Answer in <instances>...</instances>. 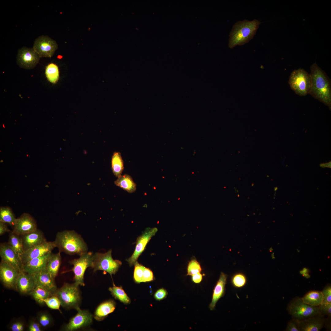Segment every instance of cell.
I'll use <instances>...</instances> for the list:
<instances>
[{
    "mask_svg": "<svg viewBox=\"0 0 331 331\" xmlns=\"http://www.w3.org/2000/svg\"><path fill=\"white\" fill-rule=\"evenodd\" d=\"M54 242L60 252L80 256L87 252V246L83 239L73 230L58 232Z\"/></svg>",
    "mask_w": 331,
    "mask_h": 331,
    "instance_id": "2",
    "label": "cell"
},
{
    "mask_svg": "<svg viewBox=\"0 0 331 331\" xmlns=\"http://www.w3.org/2000/svg\"><path fill=\"white\" fill-rule=\"evenodd\" d=\"M232 286L236 288H241L244 287L247 283L245 276L242 273H237L234 274L231 279Z\"/></svg>",
    "mask_w": 331,
    "mask_h": 331,
    "instance_id": "33",
    "label": "cell"
},
{
    "mask_svg": "<svg viewBox=\"0 0 331 331\" xmlns=\"http://www.w3.org/2000/svg\"><path fill=\"white\" fill-rule=\"evenodd\" d=\"M311 87L309 94L331 108V83L325 72L316 63L310 67Z\"/></svg>",
    "mask_w": 331,
    "mask_h": 331,
    "instance_id": "1",
    "label": "cell"
},
{
    "mask_svg": "<svg viewBox=\"0 0 331 331\" xmlns=\"http://www.w3.org/2000/svg\"><path fill=\"white\" fill-rule=\"evenodd\" d=\"M77 314L72 318L64 327L67 331L76 330L90 325L93 321V316L87 310L77 308Z\"/></svg>",
    "mask_w": 331,
    "mask_h": 331,
    "instance_id": "10",
    "label": "cell"
},
{
    "mask_svg": "<svg viewBox=\"0 0 331 331\" xmlns=\"http://www.w3.org/2000/svg\"><path fill=\"white\" fill-rule=\"evenodd\" d=\"M202 279V275L200 273H197L192 276V280L195 283H200Z\"/></svg>",
    "mask_w": 331,
    "mask_h": 331,
    "instance_id": "46",
    "label": "cell"
},
{
    "mask_svg": "<svg viewBox=\"0 0 331 331\" xmlns=\"http://www.w3.org/2000/svg\"><path fill=\"white\" fill-rule=\"evenodd\" d=\"M300 321L293 318L288 323L285 330L287 331H300Z\"/></svg>",
    "mask_w": 331,
    "mask_h": 331,
    "instance_id": "38",
    "label": "cell"
},
{
    "mask_svg": "<svg viewBox=\"0 0 331 331\" xmlns=\"http://www.w3.org/2000/svg\"><path fill=\"white\" fill-rule=\"evenodd\" d=\"M29 295L40 304L44 303V299L52 295L48 291L39 286H36Z\"/></svg>",
    "mask_w": 331,
    "mask_h": 331,
    "instance_id": "32",
    "label": "cell"
},
{
    "mask_svg": "<svg viewBox=\"0 0 331 331\" xmlns=\"http://www.w3.org/2000/svg\"><path fill=\"white\" fill-rule=\"evenodd\" d=\"M156 227L147 228L142 234L137 239L135 250L132 255L127 260L130 266L134 264L139 257L145 249L151 238L154 236L158 231Z\"/></svg>",
    "mask_w": 331,
    "mask_h": 331,
    "instance_id": "11",
    "label": "cell"
},
{
    "mask_svg": "<svg viewBox=\"0 0 331 331\" xmlns=\"http://www.w3.org/2000/svg\"><path fill=\"white\" fill-rule=\"evenodd\" d=\"M321 314L330 316L331 315V304H321L319 306Z\"/></svg>",
    "mask_w": 331,
    "mask_h": 331,
    "instance_id": "40",
    "label": "cell"
},
{
    "mask_svg": "<svg viewBox=\"0 0 331 331\" xmlns=\"http://www.w3.org/2000/svg\"><path fill=\"white\" fill-rule=\"evenodd\" d=\"M93 255L91 252H87L80 255L79 258L70 261V263L73 265L70 271L74 273V283L79 286L85 285L84 273L88 268L92 267Z\"/></svg>",
    "mask_w": 331,
    "mask_h": 331,
    "instance_id": "8",
    "label": "cell"
},
{
    "mask_svg": "<svg viewBox=\"0 0 331 331\" xmlns=\"http://www.w3.org/2000/svg\"><path fill=\"white\" fill-rule=\"evenodd\" d=\"M21 236L24 251L47 241L43 232L38 229Z\"/></svg>",
    "mask_w": 331,
    "mask_h": 331,
    "instance_id": "20",
    "label": "cell"
},
{
    "mask_svg": "<svg viewBox=\"0 0 331 331\" xmlns=\"http://www.w3.org/2000/svg\"><path fill=\"white\" fill-rule=\"evenodd\" d=\"M260 22L254 19L237 22L230 33L228 46L232 48L237 45H242L252 39L256 34Z\"/></svg>",
    "mask_w": 331,
    "mask_h": 331,
    "instance_id": "3",
    "label": "cell"
},
{
    "mask_svg": "<svg viewBox=\"0 0 331 331\" xmlns=\"http://www.w3.org/2000/svg\"><path fill=\"white\" fill-rule=\"evenodd\" d=\"M39 321L40 324L43 327H46L50 323L51 319L49 316L46 314H43L40 317Z\"/></svg>",
    "mask_w": 331,
    "mask_h": 331,
    "instance_id": "42",
    "label": "cell"
},
{
    "mask_svg": "<svg viewBox=\"0 0 331 331\" xmlns=\"http://www.w3.org/2000/svg\"><path fill=\"white\" fill-rule=\"evenodd\" d=\"M0 256L1 260L12 266L19 271H23L24 264L21 257L7 243L0 244Z\"/></svg>",
    "mask_w": 331,
    "mask_h": 331,
    "instance_id": "16",
    "label": "cell"
},
{
    "mask_svg": "<svg viewBox=\"0 0 331 331\" xmlns=\"http://www.w3.org/2000/svg\"><path fill=\"white\" fill-rule=\"evenodd\" d=\"M311 83L310 74L300 68L291 72L288 81L291 88L300 96H305L309 94Z\"/></svg>",
    "mask_w": 331,
    "mask_h": 331,
    "instance_id": "5",
    "label": "cell"
},
{
    "mask_svg": "<svg viewBox=\"0 0 331 331\" xmlns=\"http://www.w3.org/2000/svg\"><path fill=\"white\" fill-rule=\"evenodd\" d=\"M325 323V319L322 315L310 317L300 321V331H319Z\"/></svg>",
    "mask_w": 331,
    "mask_h": 331,
    "instance_id": "21",
    "label": "cell"
},
{
    "mask_svg": "<svg viewBox=\"0 0 331 331\" xmlns=\"http://www.w3.org/2000/svg\"><path fill=\"white\" fill-rule=\"evenodd\" d=\"M12 331H22L24 330L23 324L20 322H17L13 323L10 327Z\"/></svg>",
    "mask_w": 331,
    "mask_h": 331,
    "instance_id": "43",
    "label": "cell"
},
{
    "mask_svg": "<svg viewBox=\"0 0 331 331\" xmlns=\"http://www.w3.org/2000/svg\"><path fill=\"white\" fill-rule=\"evenodd\" d=\"M154 280V276L152 272L149 268L145 267L142 282H150Z\"/></svg>",
    "mask_w": 331,
    "mask_h": 331,
    "instance_id": "39",
    "label": "cell"
},
{
    "mask_svg": "<svg viewBox=\"0 0 331 331\" xmlns=\"http://www.w3.org/2000/svg\"><path fill=\"white\" fill-rule=\"evenodd\" d=\"M20 271L1 260L0 263V279L3 285L9 288L15 289Z\"/></svg>",
    "mask_w": 331,
    "mask_h": 331,
    "instance_id": "14",
    "label": "cell"
},
{
    "mask_svg": "<svg viewBox=\"0 0 331 331\" xmlns=\"http://www.w3.org/2000/svg\"><path fill=\"white\" fill-rule=\"evenodd\" d=\"M116 307L115 301L112 299L106 301L101 303L96 308L93 316L98 321L104 319L110 314L114 311Z\"/></svg>",
    "mask_w": 331,
    "mask_h": 331,
    "instance_id": "23",
    "label": "cell"
},
{
    "mask_svg": "<svg viewBox=\"0 0 331 331\" xmlns=\"http://www.w3.org/2000/svg\"><path fill=\"white\" fill-rule=\"evenodd\" d=\"M133 278L135 282L137 283L142 282L143 270L145 267L139 263L137 261L134 264Z\"/></svg>",
    "mask_w": 331,
    "mask_h": 331,
    "instance_id": "35",
    "label": "cell"
},
{
    "mask_svg": "<svg viewBox=\"0 0 331 331\" xmlns=\"http://www.w3.org/2000/svg\"><path fill=\"white\" fill-rule=\"evenodd\" d=\"M7 243L11 248L21 257L24 251L21 236L13 231L10 232Z\"/></svg>",
    "mask_w": 331,
    "mask_h": 331,
    "instance_id": "27",
    "label": "cell"
},
{
    "mask_svg": "<svg viewBox=\"0 0 331 331\" xmlns=\"http://www.w3.org/2000/svg\"><path fill=\"white\" fill-rule=\"evenodd\" d=\"M111 165L114 175L117 177L120 176L124 169V165L120 152H115L113 153L112 158Z\"/></svg>",
    "mask_w": 331,
    "mask_h": 331,
    "instance_id": "28",
    "label": "cell"
},
{
    "mask_svg": "<svg viewBox=\"0 0 331 331\" xmlns=\"http://www.w3.org/2000/svg\"><path fill=\"white\" fill-rule=\"evenodd\" d=\"M32 275L36 287H41L50 291L52 295L55 294L57 289L55 279L51 277L46 269Z\"/></svg>",
    "mask_w": 331,
    "mask_h": 331,
    "instance_id": "18",
    "label": "cell"
},
{
    "mask_svg": "<svg viewBox=\"0 0 331 331\" xmlns=\"http://www.w3.org/2000/svg\"><path fill=\"white\" fill-rule=\"evenodd\" d=\"M58 47L55 41L47 36L42 35L35 40L32 48L40 58H51Z\"/></svg>",
    "mask_w": 331,
    "mask_h": 331,
    "instance_id": "9",
    "label": "cell"
},
{
    "mask_svg": "<svg viewBox=\"0 0 331 331\" xmlns=\"http://www.w3.org/2000/svg\"><path fill=\"white\" fill-rule=\"evenodd\" d=\"M305 303L313 306H318L322 304L323 296L321 291H310L301 298Z\"/></svg>",
    "mask_w": 331,
    "mask_h": 331,
    "instance_id": "26",
    "label": "cell"
},
{
    "mask_svg": "<svg viewBox=\"0 0 331 331\" xmlns=\"http://www.w3.org/2000/svg\"><path fill=\"white\" fill-rule=\"evenodd\" d=\"M16 219L14 213L10 208L8 207H0V222L13 226Z\"/></svg>",
    "mask_w": 331,
    "mask_h": 331,
    "instance_id": "31",
    "label": "cell"
},
{
    "mask_svg": "<svg viewBox=\"0 0 331 331\" xmlns=\"http://www.w3.org/2000/svg\"><path fill=\"white\" fill-rule=\"evenodd\" d=\"M13 231L21 236L37 229L36 222L29 214L24 213L16 218Z\"/></svg>",
    "mask_w": 331,
    "mask_h": 331,
    "instance_id": "15",
    "label": "cell"
},
{
    "mask_svg": "<svg viewBox=\"0 0 331 331\" xmlns=\"http://www.w3.org/2000/svg\"><path fill=\"white\" fill-rule=\"evenodd\" d=\"M60 252L52 253L48 262L46 269L51 277L55 279L58 275L61 263Z\"/></svg>",
    "mask_w": 331,
    "mask_h": 331,
    "instance_id": "24",
    "label": "cell"
},
{
    "mask_svg": "<svg viewBox=\"0 0 331 331\" xmlns=\"http://www.w3.org/2000/svg\"><path fill=\"white\" fill-rule=\"evenodd\" d=\"M52 252L31 259L24 264L23 271L31 275H33L46 269L48 261Z\"/></svg>",
    "mask_w": 331,
    "mask_h": 331,
    "instance_id": "19",
    "label": "cell"
},
{
    "mask_svg": "<svg viewBox=\"0 0 331 331\" xmlns=\"http://www.w3.org/2000/svg\"><path fill=\"white\" fill-rule=\"evenodd\" d=\"M111 249L105 253H96L93 255L92 268L95 272L101 270L108 273L111 276L115 274L122 264L118 260H114L112 257Z\"/></svg>",
    "mask_w": 331,
    "mask_h": 331,
    "instance_id": "7",
    "label": "cell"
},
{
    "mask_svg": "<svg viewBox=\"0 0 331 331\" xmlns=\"http://www.w3.org/2000/svg\"><path fill=\"white\" fill-rule=\"evenodd\" d=\"M115 184L129 193L135 192L136 189V185L131 177L127 174H125L118 177L114 182Z\"/></svg>",
    "mask_w": 331,
    "mask_h": 331,
    "instance_id": "25",
    "label": "cell"
},
{
    "mask_svg": "<svg viewBox=\"0 0 331 331\" xmlns=\"http://www.w3.org/2000/svg\"><path fill=\"white\" fill-rule=\"evenodd\" d=\"M320 166L322 168L327 167L331 168V162H328L326 163H323L321 164L320 165Z\"/></svg>",
    "mask_w": 331,
    "mask_h": 331,
    "instance_id": "47",
    "label": "cell"
},
{
    "mask_svg": "<svg viewBox=\"0 0 331 331\" xmlns=\"http://www.w3.org/2000/svg\"><path fill=\"white\" fill-rule=\"evenodd\" d=\"M45 74L48 80L51 83L56 84L59 78V71L58 66L51 63L46 67Z\"/></svg>",
    "mask_w": 331,
    "mask_h": 331,
    "instance_id": "30",
    "label": "cell"
},
{
    "mask_svg": "<svg viewBox=\"0 0 331 331\" xmlns=\"http://www.w3.org/2000/svg\"><path fill=\"white\" fill-rule=\"evenodd\" d=\"M40 58L33 48L23 47L18 50L17 62L21 67L31 69L38 63Z\"/></svg>",
    "mask_w": 331,
    "mask_h": 331,
    "instance_id": "12",
    "label": "cell"
},
{
    "mask_svg": "<svg viewBox=\"0 0 331 331\" xmlns=\"http://www.w3.org/2000/svg\"><path fill=\"white\" fill-rule=\"evenodd\" d=\"M44 303L49 308L60 311L61 305L60 301L59 298L55 295H53L43 300Z\"/></svg>",
    "mask_w": 331,
    "mask_h": 331,
    "instance_id": "34",
    "label": "cell"
},
{
    "mask_svg": "<svg viewBox=\"0 0 331 331\" xmlns=\"http://www.w3.org/2000/svg\"><path fill=\"white\" fill-rule=\"evenodd\" d=\"M227 279V275L223 272H221L213 290L211 301L209 306L211 310H213L215 309L218 301L224 296Z\"/></svg>",
    "mask_w": 331,
    "mask_h": 331,
    "instance_id": "22",
    "label": "cell"
},
{
    "mask_svg": "<svg viewBox=\"0 0 331 331\" xmlns=\"http://www.w3.org/2000/svg\"><path fill=\"white\" fill-rule=\"evenodd\" d=\"M55 247H56V246L54 241H46L43 243L24 251L21 256L23 264L32 259L51 252Z\"/></svg>",
    "mask_w": 331,
    "mask_h": 331,
    "instance_id": "13",
    "label": "cell"
},
{
    "mask_svg": "<svg viewBox=\"0 0 331 331\" xmlns=\"http://www.w3.org/2000/svg\"><path fill=\"white\" fill-rule=\"evenodd\" d=\"M287 309L293 318L300 321L321 314L319 306H313L306 304L299 297L291 300L288 304Z\"/></svg>",
    "mask_w": 331,
    "mask_h": 331,
    "instance_id": "6",
    "label": "cell"
},
{
    "mask_svg": "<svg viewBox=\"0 0 331 331\" xmlns=\"http://www.w3.org/2000/svg\"><path fill=\"white\" fill-rule=\"evenodd\" d=\"M168 294L167 291L163 288H161L158 290L155 293L154 297L156 300L158 301L161 300L165 298Z\"/></svg>",
    "mask_w": 331,
    "mask_h": 331,
    "instance_id": "41",
    "label": "cell"
},
{
    "mask_svg": "<svg viewBox=\"0 0 331 331\" xmlns=\"http://www.w3.org/2000/svg\"><path fill=\"white\" fill-rule=\"evenodd\" d=\"M321 292L323 296L322 304H331V286L330 285L326 286Z\"/></svg>",
    "mask_w": 331,
    "mask_h": 331,
    "instance_id": "37",
    "label": "cell"
},
{
    "mask_svg": "<svg viewBox=\"0 0 331 331\" xmlns=\"http://www.w3.org/2000/svg\"><path fill=\"white\" fill-rule=\"evenodd\" d=\"M29 331H41L40 325L35 322H32L30 323L29 327Z\"/></svg>",
    "mask_w": 331,
    "mask_h": 331,
    "instance_id": "44",
    "label": "cell"
},
{
    "mask_svg": "<svg viewBox=\"0 0 331 331\" xmlns=\"http://www.w3.org/2000/svg\"><path fill=\"white\" fill-rule=\"evenodd\" d=\"M54 295L59 299L62 306L67 309H76L79 307L81 297L79 286L75 283H64L57 289Z\"/></svg>",
    "mask_w": 331,
    "mask_h": 331,
    "instance_id": "4",
    "label": "cell"
},
{
    "mask_svg": "<svg viewBox=\"0 0 331 331\" xmlns=\"http://www.w3.org/2000/svg\"><path fill=\"white\" fill-rule=\"evenodd\" d=\"M36 287L33 276L23 271L20 272L15 287L20 293L24 295H30Z\"/></svg>",
    "mask_w": 331,
    "mask_h": 331,
    "instance_id": "17",
    "label": "cell"
},
{
    "mask_svg": "<svg viewBox=\"0 0 331 331\" xmlns=\"http://www.w3.org/2000/svg\"><path fill=\"white\" fill-rule=\"evenodd\" d=\"M6 223L0 222V235L2 236L6 232H11Z\"/></svg>",
    "mask_w": 331,
    "mask_h": 331,
    "instance_id": "45",
    "label": "cell"
},
{
    "mask_svg": "<svg viewBox=\"0 0 331 331\" xmlns=\"http://www.w3.org/2000/svg\"><path fill=\"white\" fill-rule=\"evenodd\" d=\"M202 269L200 263L196 260L193 259L189 262L187 267V275L192 276L200 273Z\"/></svg>",
    "mask_w": 331,
    "mask_h": 331,
    "instance_id": "36",
    "label": "cell"
},
{
    "mask_svg": "<svg viewBox=\"0 0 331 331\" xmlns=\"http://www.w3.org/2000/svg\"><path fill=\"white\" fill-rule=\"evenodd\" d=\"M108 289L112 296L115 299L118 300L124 304L130 303V299L123 289L122 286H116L113 283V286L109 287Z\"/></svg>",
    "mask_w": 331,
    "mask_h": 331,
    "instance_id": "29",
    "label": "cell"
}]
</instances>
